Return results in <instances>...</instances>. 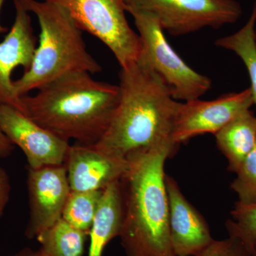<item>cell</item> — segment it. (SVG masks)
<instances>
[{
  "mask_svg": "<svg viewBox=\"0 0 256 256\" xmlns=\"http://www.w3.org/2000/svg\"><path fill=\"white\" fill-rule=\"evenodd\" d=\"M119 78L118 106L107 131L94 146L124 160L160 144L178 146L172 132L180 102L156 72L138 60L121 68Z\"/></svg>",
  "mask_w": 256,
  "mask_h": 256,
  "instance_id": "cell-1",
  "label": "cell"
},
{
  "mask_svg": "<svg viewBox=\"0 0 256 256\" xmlns=\"http://www.w3.org/2000/svg\"><path fill=\"white\" fill-rule=\"evenodd\" d=\"M178 148L160 144L128 158L127 171L120 180L124 220L119 237L126 256H176L170 238L164 165Z\"/></svg>",
  "mask_w": 256,
  "mask_h": 256,
  "instance_id": "cell-2",
  "label": "cell"
},
{
  "mask_svg": "<svg viewBox=\"0 0 256 256\" xmlns=\"http://www.w3.org/2000/svg\"><path fill=\"white\" fill-rule=\"evenodd\" d=\"M25 114L56 136L78 144L100 141L118 106V85L98 82L88 72L62 76L21 97Z\"/></svg>",
  "mask_w": 256,
  "mask_h": 256,
  "instance_id": "cell-3",
  "label": "cell"
},
{
  "mask_svg": "<svg viewBox=\"0 0 256 256\" xmlns=\"http://www.w3.org/2000/svg\"><path fill=\"white\" fill-rule=\"evenodd\" d=\"M40 26V44L30 69L14 80L18 97L73 72L99 73L102 67L88 52L82 30L63 6L43 0H20Z\"/></svg>",
  "mask_w": 256,
  "mask_h": 256,
  "instance_id": "cell-4",
  "label": "cell"
},
{
  "mask_svg": "<svg viewBox=\"0 0 256 256\" xmlns=\"http://www.w3.org/2000/svg\"><path fill=\"white\" fill-rule=\"evenodd\" d=\"M132 15L140 38L138 60L148 64L164 82L174 100L200 98L212 88V80L188 66L170 46L164 30L152 15L140 10L126 8Z\"/></svg>",
  "mask_w": 256,
  "mask_h": 256,
  "instance_id": "cell-5",
  "label": "cell"
},
{
  "mask_svg": "<svg viewBox=\"0 0 256 256\" xmlns=\"http://www.w3.org/2000/svg\"><path fill=\"white\" fill-rule=\"evenodd\" d=\"M63 6L82 31L104 44L121 68L136 63L140 38L128 23L124 0H43Z\"/></svg>",
  "mask_w": 256,
  "mask_h": 256,
  "instance_id": "cell-6",
  "label": "cell"
},
{
  "mask_svg": "<svg viewBox=\"0 0 256 256\" xmlns=\"http://www.w3.org/2000/svg\"><path fill=\"white\" fill-rule=\"evenodd\" d=\"M126 8L152 15L172 36L194 33L205 28H220L238 21L242 5L236 0H124Z\"/></svg>",
  "mask_w": 256,
  "mask_h": 256,
  "instance_id": "cell-7",
  "label": "cell"
},
{
  "mask_svg": "<svg viewBox=\"0 0 256 256\" xmlns=\"http://www.w3.org/2000/svg\"><path fill=\"white\" fill-rule=\"evenodd\" d=\"M254 105L250 88L239 92H230L212 100L200 98L180 102L172 140L180 146L192 138L206 133L215 134L226 124Z\"/></svg>",
  "mask_w": 256,
  "mask_h": 256,
  "instance_id": "cell-8",
  "label": "cell"
},
{
  "mask_svg": "<svg viewBox=\"0 0 256 256\" xmlns=\"http://www.w3.org/2000/svg\"><path fill=\"white\" fill-rule=\"evenodd\" d=\"M0 128L26 156L28 168L62 165L70 144L13 106L0 104Z\"/></svg>",
  "mask_w": 256,
  "mask_h": 256,
  "instance_id": "cell-9",
  "label": "cell"
},
{
  "mask_svg": "<svg viewBox=\"0 0 256 256\" xmlns=\"http://www.w3.org/2000/svg\"><path fill=\"white\" fill-rule=\"evenodd\" d=\"M28 188L30 216L25 236L33 239L62 218L70 192L65 165L28 168Z\"/></svg>",
  "mask_w": 256,
  "mask_h": 256,
  "instance_id": "cell-10",
  "label": "cell"
},
{
  "mask_svg": "<svg viewBox=\"0 0 256 256\" xmlns=\"http://www.w3.org/2000/svg\"><path fill=\"white\" fill-rule=\"evenodd\" d=\"M14 22L11 30L0 42V104H8L25 114L21 98L15 92L12 80L13 70L22 66L26 72L31 66L36 48L30 12L20 0H13Z\"/></svg>",
  "mask_w": 256,
  "mask_h": 256,
  "instance_id": "cell-11",
  "label": "cell"
},
{
  "mask_svg": "<svg viewBox=\"0 0 256 256\" xmlns=\"http://www.w3.org/2000/svg\"><path fill=\"white\" fill-rule=\"evenodd\" d=\"M165 184L169 200L170 238L174 255L198 256L214 240L208 224L186 200L174 178L165 175Z\"/></svg>",
  "mask_w": 256,
  "mask_h": 256,
  "instance_id": "cell-12",
  "label": "cell"
},
{
  "mask_svg": "<svg viewBox=\"0 0 256 256\" xmlns=\"http://www.w3.org/2000/svg\"><path fill=\"white\" fill-rule=\"evenodd\" d=\"M70 191H99L120 180L129 160L107 154L95 146H70L65 162Z\"/></svg>",
  "mask_w": 256,
  "mask_h": 256,
  "instance_id": "cell-13",
  "label": "cell"
},
{
  "mask_svg": "<svg viewBox=\"0 0 256 256\" xmlns=\"http://www.w3.org/2000/svg\"><path fill=\"white\" fill-rule=\"evenodd\" d=\"M124 220V203L120 182H114L102 190L89 235L87 256H102L111 240L119 236Z\"/></svg>",
  "mask_w": 256,
  "mask_h": 256,
  "instance_id": "cell-14",
  "label": "cell"
},
{
  "mask_svg": "<svg viewBox=\"0 0 256 256\" xmlns=\"http://www.w3.org/2000/svg\"><path fill=\"white\" fill-rule=\"evenodd\" d=\"M218 150L226 158L228 170L236 173L256 144V117L244 111L214 134Z\"/></svg>",
  "mask_w": 256,
  "mask_h": 256,
  "instance_id": "cell-15",
  "label": "cell"
},
{
  "mask_svg": "<svg viewBox=\"0 0 256 256\" xmlns=\"http://www.w3.org/2000/svg\"><path fill=\"white\" fill-rule=\"evenodd\" d=\"M88 234L62 218L36 239L50 256H84Z\"/></svg>",
  "mask_w": 256,
  "mask_h": 256,
  "instance_id": "cell-16",
  "label": "cell"
},
{
  "mask_svg": "<svg viewBox=\"0 0 256 256\" xmlns=\"http://www.w3.org/2000/svg\"><path fill=\"white\" fill-rule=\"evenodd\" d=\"M256 24V0L246 24L238 32L216 41V46L233 52L242 60L248 73L250 90L256 106V48L254 32Z\"/></svg>",
  "mask_w": 256,
  "mask_h": 256,
  "instance_id": "cell-17",
  "label": "cell"
},
{
  "mask_svg": "<svg viewBox=\"0 0 256 256\" xmlns=\"http://www.w3.org/2000/svg\"><path fill=\"white\" fill-rule=\"evenodd\" d=\"M102 190L70 191L64 206L62 218L76 228L89 234Z\"/></svg>",
  "mask_w": 256,
  "mask_h": 256,
  "instance_id": "cell-18",
  "label": "cell"
},
{
  "mask_svg": "<svg viewBox=\"0 0 256 256\" xmlns=\"http://www.w3.org/2000/svg\"><path fill=\"white\" fill-rule=\"evenodd\" d=\"M230 216L232 218L226 222L229 236L239 239L250 252L256 242V203L242 204L236 202Z\"/></svg>",
  "mask_w": 256,
  "mask_h": 256,
  "instance_id": "cell-19",
  "label": "cell"
},
{
  "mask_svg": "<svg viewBox=\"0 0 256 256\" xmlns=\"http://www.w3.org/2000/svg\"><path fill=\"white\" fill-rule=\"evenodd\" d=\"M232 182L230 188L238 196V203L252 204L256 203V144L246 158Z\"/></svg>",
  "mask_w": 256,
  "mask_h": 256,
  "instance_id": "cell-20",
  "label": "cell"
},
{
  "mask_svg": "<svg viewBox=\"0 0 256 256\" xmlns=\"http://www.w3.org/2000/svg\"><path fill=\"white\" fill-rule=\"evenodd\" d=\"M198 256H252V252L239 239L228 236L214 240Z\"/></svg>",
  "mask_w": 256,
  "mask_h": 256,
  "instance_id": "cell-21",
  "label": "cell"
},
{
  "mask_svg": "<svg viewBox=\"0 0 256 256\" xmlns=\"http://www.w3.org/2000/svg\"><path fill=\"white\" fill-rule=\"evenodd\" d=\"M11 182L6 172L0 166V217L8 206L11 194Z\"/></svg>",
  "mask_w": 256,
  "mask_h": 256,
  "instance_id": "cell-22",
  "label": "cell"
},
{
  "mask_svg": "<svg viewBox=\"0 0 256 256\" xmlns=\"http://www.w3.org/2000/svg\"><path fill=\"white\" fill-rule=\"evenodd\" d=\"M14 146L6 138L0 128V158H6L14 151Z\"/></svg>",
  "mask_w": 256,
  "mask_h": 256,
  "instance_id": "cell-23",
  "label": "cell"
},
{
  "mask_svg": "<svg viewBox=\"0 0 256 256\" xmlns=\"http://www.w3.org/2000/svg\"><path fill=\"white\" fill-rule=\"evenodd\" d=\"M12 256H50L46 254L44 250H42V248L38 249V250H33L30 248L26 247L22 249L21 250L16 252L14 255Z\"/></svg>",
  "mask_w": 256,
  "mask_h": 256,
  "instance_id": "cell-24",
  "label": "cell"
},
{
  "mask_svg": "<svg viewBox=\"0 0 256 256\" xmlns=\"http://www.w3.org/2000/svg\"><path fill=\"white\" fill-rule=\"evenodd\" d=\"M5 0H0V12H1L2 8V5L4 4ZM8 31V28L6 26H3L1 23H0V34L6 33Z\"/></svg>",
  "mask_w": 256,
  "mask_h": 256,
  "instance_id": "cell-25",
  "label": "cell"
},
{
  "mask_svg": "<svg viewBox=\"0 0 256 256\" xmlns=\"http://www.w3.org/2000/svg\"><path fill=\"white\" fill-rule=\"evenodd\" d=\"M250 252H252V256H256V242H254V245H252Z\"/></svg>",
  "mask_w": 256,
  "mask_h": 256,
  "instance_id": "cell-26",
  "label": "cell"
},
{
  "mask_svg": "<svg viewBox=\"0 0 256 256\" xmlns=\"http://www.w3.org/2000/svg\"><path fill=\"white\" fill-rule=\"evenodd\" d=\"M254 42H255V46L256 48V24L255 28V32H254Z\"/></svg>",
  "mask_w": 256,
  "mask_h": 256,
  "instance_id": "cell-27",
  "label": "cell"
}]
</instances>
